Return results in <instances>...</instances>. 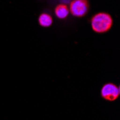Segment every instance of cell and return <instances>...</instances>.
Instances as JSON below:
<instances>
[{
    "label": "cell",
    "instance_id": "obj_4",
    "mask_svg": "<svg viewBox=\"0 0 120 120\" xmlns=\"http://www.w3.org/2000/svg\"><path fill=\"white\" fill-rule=\"evenodd\" d=\"M55 13H56V15L57 16V17H58L60 19H64L68 16V15L69 13V9L66 5L59 4L56 7Z\"/></svg>",
    "mask_w": 120,
    "mask_h": 120
},
{
    "label": "cell",
    "instance_id": "obj_5",
    "mask_svg": "<svg viewBox=\"0 0 120 120\" xmlns=\"http://www.w3.org/2000/svg\"><path fill=\"white\" fill-rule=\"evenodd\" d=\"M38 22H39L40 25H41L42 27H47L52 25V19L50 17V15H49L48 14L43 13L40 15L38 18Z\"/></svg>",
    "mask_w": 120,
    "mask_h": 120
},
{
    "label": "cell",
    "instance_id": "obj_3",
    "mask_svg": "<svg viewBox=\"0 0 120 120\" xmlns=\"http://www.w3.org/2000/svg\"><path fill=\"white\" fill-rule=\"evenodd\" d=\"M120 93L119 87H117L113 83H106L101 89V96L105 99L114 101L119 96Z\"/></svg>",
    "mask_w": 120,
    "mask_h": 120
},
{
    "label": "cell",
    "instance_id": "obj_2",
    "mask_svg": "<svg viewBox=\"0 0 120 120\" xmlns=\"http://www.w3.org/2000/svg\"><path fill=\"white\" fill-rule=\"evenodd\" d=\"M89 9V4L86 0H73L70 4V12L75 17L84 16Z\"/></svg>",
    "mask_w": 120,
    "mask_h": 120
},
{
    "label": "cell",
    "instance_id": "obj_1",
    "mask_svg": "<svg viewBox=\"0 0 120 120\" xmlns=\"http://www.w3.org/2000/svg\"><path fill=\"white\" fill-rule=\"evenodd\" d=\"M112 18L107 13L100 12L95 15L91 19V27L98 33L108 31L112 25Z\"/></svg>",
    "mask_w": 120,
    "mask_h": 120
}]
</instances>
